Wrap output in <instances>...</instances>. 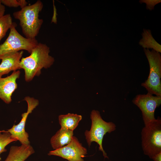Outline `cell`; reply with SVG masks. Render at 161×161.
Listing matches in <instances>:
<instances>
[{"instance_id": "30bf717a", "label": "cell", "mask_w": 161, "mask_h": 161, "mask_svg": "<svg viewBox=\"0 0 161 161\" xmlns=\"http://www.w3.org/2000/svg\"><path fill=\"white\" fill-rule=\"evenodd\" d=\"M20 74V71L17 70L7 77H0V99L7 104L12 101V95L17 88L16 80Z\"/></svg>"}, {"instance_id": "9c48e42d", "label": "cell", "mask_w": 161, "mask_h": 161, "mask_svg": "<svg viewBox=\"0 0 161 161\" xmlns=\"http://www.w3.org/2000/svg\"><path fill=\"white\" fill-rule=\"evenodd\" d=\"M87 153L86 148L73 136L69 143L60 149L49 151L48 155L58 156L68 161H84L83 158Z\"/></svg>"}, {"instance_id": "e0dca14e", "label": "cell", "mask_w": 161, "mask_h": 161, "mask_svg": "<svg viewBox=\"0 0 161 161\" xmlns=\"http://www.w3.org/2000/svg\"><path fill=\"white\" fill-rule=\"evenodd\" d=\"M17 141L11 137L10 134L7 131H0V161L1 160V154L7 151L6 147L10 143Z\"/></svg>"}, {"instance_id": "2e32d148", "label": "cell", "mask_w": 161, "mask_h": 161, "mask_svg": "<svg viewBox=\"0 0 161 161\" xmlns=\"http://www.w3.org/2000/svg\"><path fill=\"white\" fill-rule=\"evenodd\" d=\"M13 23L12 17L10 14L4 15L0 18V41Z\"/></svg>"}, {"instance_id": "8fae6325", "label": "cell", "mask_w": 161, "mask_h": 161, "mask_svg": "<svg viewBox=\"0 0 161 161\" xmlns=\"http://www.w3.org/2000/svg\"><path fill=\"white\" fill-rule=\"evenodd\" d=\"M23 52L21 51L5 55L0 59L1 62L0 64V77L12 71L21 69L20 63Z\"/></svg>"}, {"instance_id": "5b68a950", "label": "cell", "mask_w": 161, "mask_h": 161, "mask_svg": "<svg viewBox=\"0 0 161 161\" xmlns=\"http://www.w3.org/2000/svg\"><path fill=\"white\" fill-rule=\"evenodd\" d=\"M144 52L148 60L150 71L147 79L141 85L148 92L156 96H161V56L160 53L154 49L150 51L144 49Z\"/></svg>"}, {"instance_id": "5bb4252c", "label": "cell", "mask_w": 161, "mask_h": 161, "mask_svg": "<svg viewBox=\"0 0 161 161\" xmlns=\"http://www.w3.org/2000/svg\"><path fill=\"white\" fill-rule=\"evenodd\" d=\"M82 119L81 115L70 113L60 115L58 116L59 122L61 128L73 131L78 126Z\"/></svg>"}, {"instance_id": "6da1fadb", "label": "cell", "mask_w": 161, "mask_h": 161, "mask_svg": "<svg viewBox=\"0 0 161 161\" xmlns=\"http://www.w3.org/2000/svg\"><path fill=\"white\" fill-rule=\"evenodd\" d=\"M49 48L45 44L38 43L29 56L21 59L20 66L24 70L26 81H31L40 75L42 68L47 69L53 64L55 60L49 55Z\"/></svg>"}, {"instance_id": "603a6c76", "label": "cell", "mask_w": 161, "mask_h": 161, "mask_svg": "<svg viewBox=\"0 0 161 161\" xmlns=\"http://www.w3.org/2000/svg\"><path fill=\"white\" fill-rule=\"evenodd\" d=\"M65 161H67V160H65Z\"/></svg>"}, {"instance_id": "7a4b0ae2", "label": "cell", "mask_w": 161, "mask_h": 161, "mask_svg": "<svg viewBox=\"0 0 161 161\" xmlns=\"http://www.w3.org/2000/svg\"><path fill=\"white\" fill-rule=\"evenodd\" d=\"M43 7L42 1L38 0L32 4L27 5L13 13L14 18L19 21V25L26 38L36 39L43 23V20L39 18V13Z\"/></svg>"}, {"instance_id": "44dd1931", "label": "cell", "mask_w": 161, "mask_h": 161, "mask_svg": "<svg viewBox=\"0 0 161 161\" xmlns=\"http://www.w3.org/2000/svg\"><path fill=\"white\" fill-rule=\"evenodd\" d=\"M5 10V6L0 1V18L4 15Z\"/></svg>"}, {"instance_id": "8992f818", "label": "cell", "mask_w": 161, "mask_h": 161, "mask_svg": "<svg viewBox=\"0 0 161 161\" xmlns=\"http://www.w3.org/2000/svg\"><path fill=\"white\" fill-rule=\"evenodd\" d=\"M17 25L16 23L13 22L8 37L0 45V59L5 55L23 50L30 53L38 43L36 39L27 38L20 34L16 29Z\"/></svg>"}, {"instance_id": "4fadbf2b", "label": "cell", "mask_w": 161, "mask_h": 161, "mask_svg": "<svg viewBox=\"0 0 161 161\" xmlns=\"http://www.w3.org/2000/svg\"><path fill=\"white\" fill-rule=\"evenodd\" d=\"M73 137V131L61 128L51 137V146L54 150L61 148L69 143Z\"/></svg>"}, {"instance_id": "d6986e66", "label": "cell", "mask_w": 161, "mask_h": 161, "mask_svg": "<svg viewBox=\"0 0 161 161\" xmlns=\"http://www.w3.org/2000/svg\"><path fill=\"white\" fill-rule=\"evenodd\" d=\"M161 0H140L139 2L141 4L145 3L146 4V8L151 10L154 9V6L156 4L161 2Z\"/></svg>"}, {"instance_id": "52a82bcc", "label": "cell", "mask_w": 161, "mask_h": 161, "mask_svg": "<svg viewBox=\"0 0 161 161\" xmlns=\"http://www.w3.org/2000/svg\"><path fill=\"white\" fill-rule=\"evenodd\" d=\"M141 111L145 125L156 119L154 113L156 109L161 104V96H154L147 93L146 94L137 95L132 100Z\"/></svg>"}, {"instance_id": "ffe728a7", "label": "cell", "mask_w": 161, "mask_h": 161, "mask_svg": "<svg viewBox=\"0 0 161 161\" xmlns=\"http://www.w3.org/2000/svg\"><path fill=\"white\" fill-rule=\"evenodd\" d=\"M54 1L53 0V9H54V13L53 15L52 18V22H53L55 23L56 24L57 23V17L56 16L57 15V12H56V7L54 5Z\"/></svg>"}, {"instance_id": "ac0fdd59", "label": "cell", "mask_w": 161, "mask_h": 161, "mask_svg": "<svg viewBox=\"0 0 161 161\" xmlns=\"http://www.w3.org/2000/svg\"><path fill=\"white\" fill-rule=\"evenodd\" d=\"M1 3L9 7H21V0H0Z\"/></svg>"}, {"instance_id": "277c9868", "label": "cell", "mask_w": 161, "mask_h": 161, "mask_svg": "<svg viewBox=\"0 0 161 161\" xmlns=\"http://www.w3.org/2000/svg\"><path fill=\"white\" fill-rule=\"evenodd\" d=\"M143 153L150 158L161 152V119H157L145 125L141 132Z\"/></svg>"}, {"instance_id": "7402d4cb", "label": "cell", "mask_w": 161, "mask_h": 161, "mask_svg": "<svg viewBox=\"0 0 161 161\" xmlns=\"http://www.w3.org/2000/svg\"><path fill=\"white\" fill-rule=\"evenodd\" d=\"M151 159L154 161H161V152L155 155Z\"/></svg>"}, {"instance_id": "ba28073f", "label": "cell", "mask_w": 161, "mask_h": 161, "mask_svg": "<svg viewBox=\"0 0 161 161\" xmlns=\"http://www.w3.org/2000/svg\"><path fill=\"white\" fill-rule=\"evenodd\" d=\"M24 100L27 104V109L26 112L22 114V119L17 125L14 124L13 127L7 131L10 134L12 138L18 140L22 145L30 144L28 133L25 131V125L27 119L29 114L38 105V100L33 97L29 96L24 97Z\"/></svg>"}, {"instance_id": "7c38bea8", "label": "cell", "mask_w": 161, "mask_h": 161, "mask_svg": "<svg viewBox=\"0 0 161 161\" xmlns=\"http://www.w3.org/2000/svg\"><path fill=\"white\" fill-rule=\"evenodd\" d=\"M34 153L33 148L30 144L12 146L4 161H25Z\"/></svg>"}, {"instance_id": "3957f363", "label": "cell", "mask_w": 161, "mask_h": 161, "mask_svg": "<svg viewBox=\"0 0 161 161\" xmlns=\"http://www.w3.org/2000/svg\"><path fill=\"white\" fill-rule=\"evenodd\" d=\"M90 117L92 121L90 129L86 130L84 133L88 145L90 147L92 142H96L99 145V150L102 152L104 157L108 158L103 148V139L107 133H110L116 130V126L112 122H107L103 120L97 110H92Z\"/></svg>"}, {"instance_id": "9a60e30c", "label": "cell", "mask_w": 161, "mask_h": 161, "mask_svg": "<svg viewBox=\"0 0 161 161\" xmlns=\"http://www.w3.org/2000/svg\"><path fill=\"white\" fill-rule=\"evenodd\" d=\"M142 35V38L139 42L140 45L144 49H152L157 52H161V45L154 39L150 30L144 29Z\"/></svg>"}]
</instances>
